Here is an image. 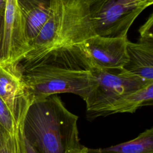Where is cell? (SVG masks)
<instances>
[{
    "label": "cell",
    "mask_w": 153,
    "mask_h": 153,
    "mask_svg": "<svg viewBox=\"0 0 153 153\" xmlns=\"http://www.w3.org/2000/svg\"><path fill=\"white\" fill-rule=\"evenodd\" d=\"M19 65L32 100L69 93L85 101L93 85V67L74 46Z\"/></svg>",
    "instance_id": "6da1fadb"
},
{
    "label": "cell",
    "mask_w": 153,
    "mask_h": 153,
    "mask_svg": "<svg viewBox=\"0 0 153 153\" xmlns=\"http://www.w3.org/2000/svg\"><path fill=\"white\" fill-rule=\"evenodd\" d=\"M78 120L57 94L35 99L23 120V134L36 153H76L84 146Z\"/></svg>",
    "instance_id": "7a4b0ae2"
},
{
    "label": "cell",
    "mask_w": 153,
    "mask_h": 153,
    "mask_svg": "<svg viewBox=\"0 0 153 153\" xmlns=\"http://www.w3.org/2000/svg\"><path fill=\"white\" fill-rule=\"evenodd\" d=\"M92 0H50L48 16L22 60L32 61L81 43L95 35Z\"/></svg>",
    "instance_id": "3957f363"
},
{
    "label": "cell",
    "mask_w": 153,
    "mask_h": 153,
    "mask_svg": "<svg viewBox=\"0 0 153 153\" xmlns=\"http://www.w3.org/2000/svg\"><path fill=\"white\" fill-rule=\"evenodd\" d=\"M93 87L85 100L87 118L89 120L120 97L136 91L151 81L131 74L123 68L98 69L93 68Z\"/></svg>",
    "instance_id": "277c9868"
},
{
    "label": "cell",
    "mask_w": 153,
    "mask_h": 153,
    "mask_svg": "<svg viewBox=\"0 0 153 153\" xmlns=\"http://www.w3.org/2000/svg\"><path fill=\"white\" fill-rule=\"evenodd\" d=\"M153 0H92L91 17L96 34L127 37L134 21Z\"/></svg>",
    "instance_id": "5b68a950"
},
{
    "label": "cell",
    "mask_w": 153,
    "mask_h": 153,
    "mask_svg": "<svg viewBox=\"0 0 153 153\" xmlns=\"http://www.w3.org/2000/svg\"><path fill=\"white\" fill-rule=\"evenodd\" d=\"M31 48L25 19L17 0H5L0 63H18Z\"/></svg>",
    "instance_id": "8992f818"
},
{
    "label": "cell",
    "mask_w": 153,
    "mask_h": 153,
    "mask_svg": "<svg viewBox=\"0 0 153 153\" xmlns=\"http://www.w3.org/2000/svg\"><path fill=\"white\" fill-rule=\"evenodd\" d=\"M127 40V37L105 36L96 34L73 46L93 68H122L128 60Z\"/></svg>",
    "instance_id": "52a82bcc"
},
{
    "label": "cell",
    "mask_w": 153,
    "mask_h": 153,
    "mask_svg": "<svg viewBox=\"0 0 153 153\" xmlns=\"http://www.w3.org/2000/svg\"><path fill=\"white\" fill-rule=\"evenodd\" d=\"M128 60L123 68L146 81H153V35L140 36L136 42H127Z\"/></svg>",
    "instance_id": "ba28073f"
},
{
    "label": "cell",
    "mask_w": 153,
    "mask_h": 153,
    "mask_svg": "<svg viewBox=\"0 0 153 153\" xmlns=\"http://www.w3.org/2000/svg\"><path fill=\"white\" fill-rule=\"evenodd\" d=\"M153 103V81L143 87L128 93L114 102L101 111L99 116H108L117 113H134L138 108Z\"/></svg>",
    "instance_id": "9c48e42d"
},
{
    "label": "cell",
    "mask_w": 153,
    "mask_h": 153,
    "mask_svg": "<svg viewBox=\"0 0 153 153\" xmlns=\"http://www.w3.org/2000/svg\"><path fill=\"white\" fill-rule=\"evenodd\" d=\"M17 1L25 19L29 42L32 45L48 16L50 0Z\"/></svg>",
    "instance_id": "30bf717a"
},
{
    "label": "cell",
    "mask_w": 153,
    "mask_h": 153,
    "mask_svg": "<svg viewBox=\"0 0 153 153\" xmlns=\"http://www.w3.org/2000/svg\"><path fill=\"white\" fill-rule=\"evenodd\" d=\"M88 153H153V128L140 133L136 138L105 148H88Z\"/></svg>",
    "instance_id": "8fae6325"
},
{
    "label": "cell",
    "mask_w": 153,
    "mask_h": 153,
    "mask_svg": "<svg viewBox=\"0 0 153 153\" xmlns=\"http://www.w3.org/2000/svg\"><path fill=\"white\" fill-rule=\"evenodd\" d=\"M23 123L15 132L10 136L5 145L0 150V153H26Z\"/></svg>",
    "instance_id": "7c38bea8"
},
{
    "label": "cell",
    "mask_w": 153,
    "mask_h": 153,
    "mask_svg": "<svg viewBox=\"0 0 153 153\" xmlns=\"http://www.w3.org/2000/svg\"><path fill=\"white\" fill-rule=\"evenodd\" d=\"M23 120L24 118L22 120L17 118L7 105L0 98V123L7 130L10 134L15 132L23 123Z\"/></svg>",
    "instance_id": "4fadbf2b"
},
{
    "label": "cell",
    "mask_w": 153,
    "mask_h": 153,
    "mask_svg": "<svg viewBox=\"0 0 153 153\" xmlns=\"http://www.w3.org/2000/svg\"><path fill=\"white\" fill-rule=\"evenodd\" d=\"M139 32L140 36H151L153 35V14L152 13L145 22L142 25L139 29Z\"/></svg>",
    "instance_id": "5bb4252c"
},
{
    "label": "cell",
    "mask_w": 153,
    "mask_h": 153,
    "mask_svg": "<svg viewBox=\"0 0 153 153\" xmlns=\"http://www.w3.org/2000/svg\"><path fill=\"white\" fill-rule=\"evenodd\" d=\"M10 135L7 130L0 123V150L4 147Z\"/></svg>",
    "instance_id": "9a60e30c"
},
{
    "label": "cell",
    "mask_w": 153,
    "mask_h": 153,
    "mask_svg": "<svg viewBox=\"0 0 153 153\" xmlns=\"http://www.w3.org/2000/svg\"><path fill=\"white\" fill-rule=\"evenodd\" d=\"M3 15L4 12L0 13V53L3 40Z\"/></svg>",
    "instance_id": "2e32d148"
},
{
    "label": "cell",
    "mask_w": 153,
    "mask_h": 153,
    "mask_svg": "<svg viewBox=\"0 0 153 153\" xmlns=\"http://www.w3.org/2000/svg\"><path fill=\"white\" fill-rule=\"evenodd\" d=\"M25 137V136H24ZM25 147H26V153H36L33 148L30 146V145L27 142L25 137Z\"/></svg>",
    "instance_id": "e0dca14e"
},
{
    "label": "cell",
    "mask_w": 153,
    "mask_h": 153,
    "mask_svg": "<svg viewBox=\"0 0 153 153\" xmlns=\"http://www.w3.org/2000/svg\"><path fill=\"white\" fill-rule=\"evenodd\" d=\"M5 0H0V13L4 12Z\"/></svg>",
    "instance_id": "ac0fdd59"
},
{
    "label": "cell",
    "mask_w": 153,
    "mask_h": 153,
    "mask_svg": "<svg viewBox=\"0 0 153 153\" xmlns=\"http://www.w3.org/2000/svg\"><path fill=\"white\" fill-rule=\"evenodd\" d=\"M76 153H88V152L87 151V148L84 146L81 150H79V151L76 152Z\"/></svg>",
    "instance_id": "d6986e66"
}]
</instances>
